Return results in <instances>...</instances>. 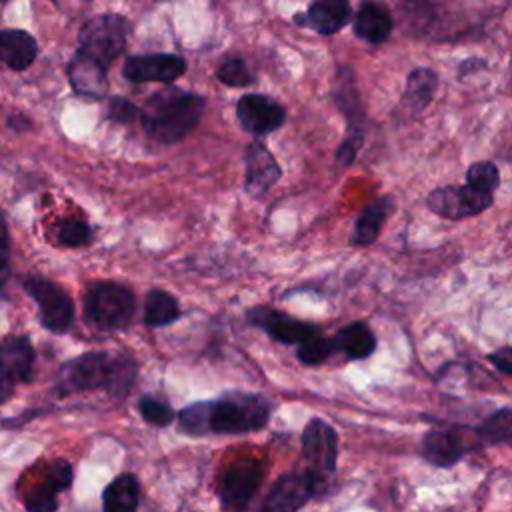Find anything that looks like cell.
<instances>
[{"instance_id":"obj_5","label":"cell","mask_w":512,"mask_h":512,"mask_svg":"<svg viewBox=\"0 0 512 512\" xmlns=\"http://www.w3.org/2000/svg\"><path fill=\"white\" fill-rule=\"evenodd\" d=\"M334 100L346 120V136L336 152V164L340 168H348L354 160L358 150L364 142V108L362 100L354 82V74L348 66L338 68L336 86H334Z\"/></svg>"},{"instance_id":"obj_30","label":"cell","mask_w":512,"mask_h":512,"mask_svg":"<svg viewBox=\"0 0 512 512\" xmlns=\"http://www.w3.org/2000/svg\"><path fill=\"white\" fill-rule=\"evenodd\" d=\"M466 184H470V186H474L478 190L494 192L498 188V184H500L498 166L494 162H490V160L474 162L466 170Z\"/></svg>"},{"instance_id":"obj_38","label":"cell","mask_w":512,"mask_h":512,"mask_svg":"<svg viewBox=\"0 0 512 512\" xmlns=\"http://www.w3.org/2000/svg\"><path fill=\"white\" fill-rule=\"evenodd\" d=\"M0 2H4V0H0Z\"/></svg>"},{"instance_id":"obj_19","label":"cell","mask_w":512,"mask_h":512,"mask_svg":"<svg viewBox=\"0 0 512 512\" xmlns=\"http://www.w3.org/2000/svg\"><path fill=\"white\" fill-rule=\"evenodd\" d=\"M68 78L74 92L80 96L102 98L108 92L106 66L82 52H76V56L70 60Z\"/></svg>"},{"instance_id":"obj_36","label":"cell","mask_w":512,"mask_h":512,"mask_svg":"<svg viewBox=\"0 0 512 512\" xmlns=\"http://www.w3.org/2000/svg\"><path fill=\"white\" fill-rule=\"evenodd\" d=\"M8 268H10V236H8L6 218L0 212V286L8 276Z\"/></svg>"},{"instance_id":"obj_23","label":"cell","mask_w":512,"mask_h":512,"mask_svg":"<svg viewBox=\"0 0 512 512\" xmlns=\"http://www.w3.org/2000/svg\"><path fill=\"white\" fill-rule=\"evenodd\" d=\"M334 352L344 354L348 360L370 358L376 350V336L366 322H350L332 336Z\"/></svg>"},{"instance_id":"obj_8","label":"cell","mask_w":512,"mask_h":512,"mask_svg":"<svg viewBox=\"0 0 512 512\" xmlns=\"http://www.w3.org/2000/svg\"><path fill=\"white\" fill-rule=\"evenodd\" d=\"M494 192L478 190L470 184L440 186L426 196V206L440 218L464 220L486 212L494 202Z\"/></svg>"},{"instance_id":"obj_25","label":"cell","mask_w":512,"mask_h":512,"mask_svg":"<svg viewBox=\"0 0 512 512\" xmlns=\"http://www.w3.org/2000/svg\"><path fill=\"white\" fill-rule=\"evenodd\" d=\"M140 484L134 474H120L112 480L102 496L106 512H132L138 508Z\"/></svg>"},{"instance_id":"obj_18","label":"cell","mask_w":512,"mask_h":512,"mask_svg":"<svg viewBox=\"0 0 512 512\" xmlns=\"http://www.w3.org/2000/svg\"><path fill=\"white\" fill-rule=\"evenodd\" d=\"M350 20L348 0H312L306 14H296L298 26H310L322 36L336 34Z\"/></svg>"},{"instance_id":"obj_9","label":"cell","mask_w":512,"mask_h":512,"mask_svg":"<svg viewBox=\"0 0 512 512\" xmlns=\"http://www.w3.org/2000/svg\"><path fill=\"white\" fill-rule=\"evenodd\" d=\"M266 476V464L260 458H242L230 464L220 480L218 496L224 508H244L258 492Z\"/></svg>"},{"instance_id":"obj_16","label":"cell","mask_w":512,"mask_h":512,"mask_svg":"<svg viewBox=\"0 0 512 512\" xmlns=\"http://www.w3.org/2000/svg\"><path fill=\"white\" fill-rule=\"evenodd\" d=\"M468 450V442L456 428H434L422 438V458L438 468L454 466Z\"/></svg>"},{"instance_id":"obj_35","label":"cell","mask_w":512,"mask_h":512,"mask_svg":"<svg viewBox=\"0 0 512 512\" xmlns=\"http://www.w3.org/2000/svg\"><path fill=\"white\" fill-rule=\"evenodd\" d=\"M54 492H60L64 488L70 486L72 482V466L66 462V460H56L50 468H48V474H46V480H44Z\"/></svg>"},{"instance_id":"obj_27","label":"cell","mask_w":512,"mask_h":512,"mask_svg":"<svg viewBox=\"0 0 512 512\" xmlns=\"http://www.w3.org/2000/svg\"><path fill=\"white\" fill-rule=\"evenodd\" d=\"M482 442L490 446H512V408H500L476 428Z\"/></svg>"},{"instance_id":"obj_21","label":"cell","mask_w":512,"mask_h":512,"mask_svg":"<svg viewBox=\"0 0 512 512\" xmlns=\"http://www.w3.org/2000/svg\"><path fill=\"white\" fill-rule=\"evenodd\" d=\"M394 210V198L392 196H378L372 200L356 218L354 230L350 236V242L354 246H372L382 230V224Z\"/></svg>"},{"instance_id":"obj_2","label":"cell","mask_w":512,"mask_h":512,"mask_svg":"<svg viewBox=\"0 0 512 512\" xmlns=\"http://www.w3.org/2000/svg\"><path fill=\"white\" fill-rule=\"evenodd\" d=\"M206 100L180 88H164L148 98L140 110L142 128L160 144H174L188 136L202 118Z\"/></svg>"},{"instance_id":"obj_33","label":"cell","mask_w":512,"mask_h":512,"mask_svg":"<svg viewBox=\"0 0 512 512\" xmlns=\"http://www.w3.org/2000/svg\"><path fill=\"white\" fill-rule=\"evenodd\" d=\"M108 116H110V120H114V122L128 124V122L136 120V116H140V110H138L128 98L112 96V98H110V104H108Z\"/></svg>"},{"instance_id":"obj_32","label":"cell","mask_w":512,"mask_h":512,"mask_svg":"<svg viewBox=\"0 0 512 512\" xmlns=\"http://www.w3.org/2000/svg\"><path fill=\"white\" fill-rule=\"evenodd\" d=\"M58 240L68 248L82 246L90 240V228L78 218H68L58 226Z\"/></svg>"},{"instance_id":"obj_14","label":"cell","mask_w":512,"mask_h":512,"mask_svg":"<svg viewBox=\"0 0 512 512\" xmlns=\"http://www.w3.org/2000/svg\"><path fill=\"white\" fill-rule=\"evenodd\" d=\"M244 190L252 198H262L282 176V168L262 140H252L244 156Z\"/></svg>"},{"instance_id":"obj_37","label":"cell","mask_w":512,"mask_h":512,"mask_svg":"<svg viewBox=\"0 0 512 512\" xmlns=\"http://www.w3.org/2000/svg\"><path fill=\"white\" fill-rule=\"evenodd\" d=\"M488 362L502 374L512 376V346L498 348L488 354Z\"/></svg>"},{"instance_id":"obj_4","label":"cell","mask_w":512,"mask_h":512,"mask_svg":"<svg viewBox=\"0 0 512 512\" xmlns=\"http://www.w3.org/2000/svg\"><path fill=\"white\" fill-rule=\"evenodd\" d=\"M136 308L130 288L118 282H96L84 298L86 320L100 330L124 328Z\"/></svg>"},{"instance_id":"obj_31","label":"cell","mask_w":512,"mask_h":512,"mask_svg":"<svg viewBox=\"0 0 512 512\" xmlns=\"http://www.w3.org/2000/svg\"><path fill=\"white\" fill-rule=\"evenodd\" d=\"M138 410H140L142 418L154 426H168L176 416L170 404H166L164 400H158L154 396H142L138 402Z\"/></svg>"},{"instance_id":"obj_11","label":"cell","mask_w":512,"mask_h":512,"mask_svg":"<svg viewBox=\"0 0 512 512\" xmlns=\"http://www.w3.org/2000/svg\"><path fill=\"white\" fill-rule=\"evenodd\" d=\"M248 324L264 330L272 340L280 344H300L302 340L320 334L316 324L298 320L286 312L268 308V306H254L246 312Z\"/></svg>"},{"instance_id":"obj_28","label":"cell","mask_w":512,"mask_h":512,"mask_svg":"<svg viewBox=\"0 0 512 512\" xmlns=\"http://www.w3.org/2000/svg\"><path fill=\"white\" fill-rule=\"evenodd\" d=\"M332 352H334L332 338L322 336V332L302 340L296 348V356L304 366H318L326 362L332 356Z\"/></svg>"},{"instance_id":"obj_17","label":"cell","mask_w":512,"mask_h":512,"mask_svg":"<svg viewBox=\"0 0 512 512\" xmlns=\"http://www.w3.org/2000/svg\"><path fill=\"white\" fill-rule=\"evenodd\" d=\"M34 348L26 338H6L0 344V386L10 388L32 378Z\"/></svg>"},{"instance_id":"obj_12","label":"cell","mask_w":512,"mask_h":512,"mask_svg":"<svg viewBox=\"0 0 512 512\" xmlns=\"http://www.w3.org/2000/svg\"><path fill=\"white\" fill-rule=\"evenodd\" d=\"M302 454L310 468L320 474H332L338 460V434L322 418H312L302 430Z\"/></svg>"},{"instance_id":"obj_10","label":"cell","mask_w":512,"mask_h":512,"mask_svg":"<svg viewBox=\"0 0 512 512\" xmlns=\"http://www.w3.org/2000/svg\"><path fill=\"white\" fill-rule=\"evenodd\" d=\"M26 292L38 302L42 324L52 332H64L74 320V304L70 296L54 282L32 276L24 280Z\"/></svg>"},{"instance_id":"obj_26","label":"cell","mask_w":512,"mask_h":512,"mask_svg":"<svg viewBox=\"0 0 512 512\" xmlns=\"http://www.w3.org/2000/svg\"><path fill=\"white\" fill-rule=\"evenodd\" d=\"M180 316L178 302L172 294L154 288L144 300V324L146 326H168Z\"/></svg>"},{"instance_id":"obj_24","label":"cell","mask_w":512,"mask_h":512,"mask_svg":"<svg viewBox=\"0 0 512 512\" xmlns=\"http://www.w3.org/2000/svg\"><path fill=\"white\" fill-rule=\"evenodd\" d=\"M38 54L36 40L24 30H0V62L12 70H26Z\"/></svg>"},{"instance_id":"obj_15","label":"cell","mask_w":512,"mask_h":512,"mask_svg":"<svg viewBox=\"0 0 512 512\" xmlns=\"http://www.w3.org/2000/svg\"><path fill=\"white\" fill-rule=\"evenodd\" d=\"M186 72V60L178 54H140L124 62V76L132 82H174Z\"/></svg>"},{"instance_id":"obj_6","label":"cell","mask_w":512,"mask_h":512,"mask_svg":"<svg viewBox=\"0 0 512 512\" xmlns=\"http://www.w3.org/2000/svg\"><path fill=\"white\" fill-rule=\"evenodd\" d=\"M128 24L118 14H98L90 18L78 32V52L94 58L96 62L108 64L116 60L126 46Z\"/></svg>"},{"instance_id":"obj_13","label":"cell","mask_w":512,"mask_h":512,"mask_svg":"<svg viewBox=\"0 0 512 512\" xmlns=\"http://www.w3.org/2000/svg\"><path fill=\"white\" fill-rule=\"evenodd\" d=\"M236 116L246 132L266 136L286 122V108L270 96L244 94L236 102Z\"/></svg>"},{"instance_id":"obj_29","label":"cell","mask_w":512,"mask_h":512,"mask_svg":"<svg viewBox=\"0 0 512 512\" xmlns=\"http://www.w3.org/2000/svg\"><path fill=\"white\" fill-rule=\"evenodd\" d=\"M216 78L232 88H244L256 82V76L252 74V70L248 68V64L242 58H228L224 60L218 70H216Z\"/></svg>"},{"instance_id":"obj_34","label":"cell","mask_w":512,"mask_h":512,"mask_svg":"<svg viewBox=\"0 0 512 512\" xmlns=\"http://www.w3.org/2000/svg\"><path fill=\"white\" fill-rule=\"evenodd\" d=\"M56 494L46 482H42L26 500V508L28 510H38V512H48V510H56Z\"/></svg>"},{"instance_id":"obj_20","label":"cell","mask_w":512,"mask_h":512,"mask_svg":"<svg viewBox=\"0 0 512 512\" xmlns=\"http://www.w3.org/2000/svg\"><path fill=\"white\" fill-rule=\"evenodd\" d=\"M354 34L370 44H382L392 32L390 12L374 0H364L354 16Z\"/></svg>"},{"instance_id":"obj_22","label":"cell","mask_w":512,"mask_h":512,"mask_svg":"<svg viewBox=\"0 0 512 512\" xmlns=\"http://www.w3.org/2000/svg\"><path fill=\"white\" fill-rule=\"evenodd\" d=\"M436 88H438V74L432 68L418 66L406 78L400 106L408 114H420L430 106L436 94Z\"/></svg>"},{"instance_id":"obj_1","label":"cell","mask_w":512,"mask_h":512,"mask_svg":"<svg viewBox=\"0 0 512 512\" xmlns=\"http://www.w3.org/2000/svg\"><path fill=\"white\" fill-rule=\"evenodd\" d=\"M272 406L264 394L228 392L218 400H202L178 414L180 430L202 434H246L262 430L270 420Z\"/></svg>"},{"instance_id":"obj_3","label":"cell","mask_w":512,"mask_h":512,"mask_svg":"<svg viewBox=\"0 0 512 512\" xmlns=\"http://www.w3.org/2000/svg\"><path fill=\"white\" fill-rule=\"evenodd\" d=\"M136 376V364L118 356L112 358L104 352H88L64 366L60 378V392L70 394L78 390L108 388L114 396H124Z\"/></svg>"},{"instance_id":"obj_7","label":"cell","mask_w":512,"mask_h":512,"mask_svg":"<svg viewBox=\"0 0 512 512\" xmlns=\"http://www.w3.org/2000/svg\"><path fill=\"white\" fill-rule=\"evenodd\" d=\"M326 490V474L316 470L290 472L276 480L262 502L266 512H292L308 504L312 498Z\"/></svg>"}]
</instances>
